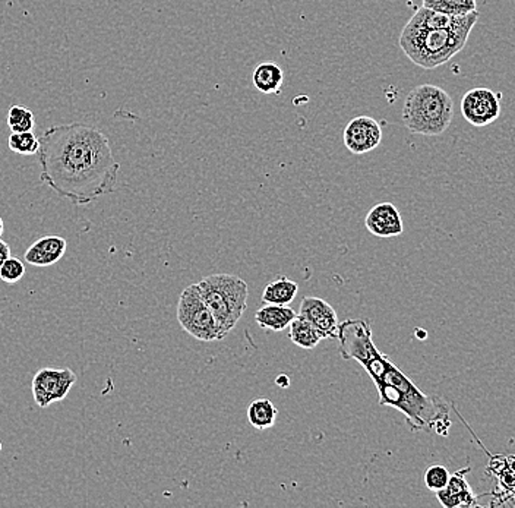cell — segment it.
Segmentation results:
<instances>
[{
    "mask_svg": "<svg viewBox=\"0 0 515 508\" xmlns=\"http://www.w3.org/2000/svg\"><path fill=\"white\" fill-rule=\"evenodd\" d=\"M501 467L496 469V476L500 479L501 484L510 491L515 493V457H501Z\"/></svg>",
    "mask_w": 515,
    "mask_h": 508,
    "instance_id": "obj_24",
    "label": "cell"
},
{
    "mask_svg": "<svg viewBox=\"0 0 515 508\" xmlns=\"http://www.w3.org/2000/svg\"><path fill=\"white\" fill-rule=\"evenodd\" d=\"M5 225H4V218L0 217V237L4 235Z\"/></svg>",
    "mask_w": 515,
    "mask_h": 508,
    "instance_id": "obj_27",
    "label": "cell"
},
{
    "mask_svg": "<svg viewBox=\"0 0 515 508\" xmlns=\"http://www.w3.org/2000/svg\"><path fill=\"white\" fill-rule=\"evenodd\" d=\"M422 6L451 16H464L477 11L476 0H422Z\"/></svg>",
    "mask_w": 515,
    "mask_h": 508,
    "instance_id": "obj_19",
    "label": "cell"
},
{
    "mask_svg": "<svg viewBox=\"0 0 515 508\" xmlns=\"http://www.w3.org/2000/svg\"><path fill=\"white\" fill-rule=\"evenodd\" d=\"M462 115L473 127H488L501 116V94L486 87L470 90L462 99Z\"/></svg>",
    "mask_w": 515,
    "mask_h": 508,
    "instance_id": "obj_8",
    "label": "cell"
},
{
    "mask_svg": "<svg viewBox=\"0 0 515 508\" xmlns=\"http://www.w3.org/2000/svg\"><path fill=\"white\" fill-rule=\"evenodd\" d=\"M299 292V284L296 282L279 277L274 282L265 286L262 293L263 303H272V305H291Z\"/></svg>",
    "mask_w": 515,
    "mask_h": 508,
    "instance_id": "obj_16",
    "label": "cell"
},
{
    "mask_svg": "<svg viewBox=\"0 0 515 508\" xmlns=\"http://www.w3.org/2000/svg\"><path fill=\"white\" fill-rule=\"evenodd\" d=\"M6 122L11 132H33L35 127L34 113L25 106L15 104L9 109Z\"/></svg>",
    "mask_w": 515,
    "mask_h": 508,
    "instance_id": "obj_20",
    "label": "cell"
},
{
    "mask_svg": "<svg viewBox=\"0 0 515 508\" xmlns=\"http://www.w3.org/2000/svg\"><path fill=\"white\" fill-rule=\"evenodd\" d=\"M255 89L262 94H274L281 90L284 82V72L275 62H261L253 73Z\"/></svg>",
    "mask_w": 515,
    "mask_h": 508,
    "instance_id": "obj_15",
    "label": "cell"
},
{
    "mask_svg": "<svg viewBox=\"0 0 515 508\" xmlns=\"http://www.w3.org/2000/svg\"><path fill=\"white\" fill-rule=\"evenodd\" d=\"M479 15L451 16L422 6L401 31V50L419 68H438L466 46Z\"/></svg>",
    "mask_w": 515,
    "mask_h": 508,
    "instance_id": "obj_3",
    "label": "cell"
},
{
    "mask_svg": "<svg viewBox=\"0 0 515 508\" xmlns=\"http://www.w3.org/2000/svg\"><path fill=\"white\" fill-rule=\"evenodd\" d=\"M337 340L343 359L356 360L369 374L378 391L379 405L403 413L413 431L447 436L450 429L448 406L441 398L424 394L405 372L379 352L367 320L340 322Z\"/></svg>",
    "mask_w": 515,
    "mask_h": 508,
    "instance_id": "obj_2",
    "label": "cell"
},
{
    "mask_svg": "<svg viewBox=\"0 0 515 508\" xmlns=\"http://www.w3.org/2000/svg\"><path fill=\"white\" fill-rule=\"evenodd\" d=\"M177 321L180 327L199 341H217L218 325L215 315L204 301L198 283L187 286L177 302Z\"/></svg>",
    "mask_w": 515,
    "mask_h": 508,
    "instance_id": "obj_6",
    "label": "cell"
},
{
    "mask_svg": "<svg viewBox=\"0 0 515 508\" xmlns=\"http://www.w3.org/2000/svg\"><path fill=\"white\" fill-rule=\"evenodd\" d=\"M198 286L215 315L218 336L223 340L248 310V283L234 274H213L199 282Z\"/></svg>",
    "mask_w": 515,
    "mask_h": 508,
    "instance_id": "obj_5",
    "label": "cell"
},
{
    "mask_svg": "<svg viewBox=\"0 0 515 508\" xmlns=\"http://www.w3.org/2000/svg\"><path fill=\"white\" fill-rule=\"evenodd\" d=\"M9 149L21 156H34L39 153L40 141L33 132H12L8 139Z\"/></svg>",
    "mask_w": 515,
    "mask_h": 508,
    "instance_id": "obj_21",
    "label": "cell"
},
{
    "mask_svg": "<svg viewBox=\"0 0 515 508\" xmlns=\"http://www.w3.org/2000/svg\"><path fill=\"white\" fill-rule=\"evenodd\" d=\"M11 255V246H9L8 242L0 239V267L4 265L5 261L8 260Z\"/></svg>",
    "mask_w": 515,
    "mask_h": 508,
    "instance_id": "obj_25",
    "label": "cell"
},
{
    "mask_svg": "<svg viewBox=\"0 0 515 508\" xmlns=\"http://www.w3.org/2000/svg\"><path fill=\"white\" fill-rule=\"evenodd\" d=\"M39 141L40 179L62 198L85 206L115 189L120 165L103 130L81 122L54 125Z\"/></svg>",
    "mask_w": 515,
    "mask_h": 508,
    "instance_id": "obj_1",
    "label": "cell"
},
{
    "mask_svg": "<svg viewBox=\"0 0 515 508\" xmlns=\"http://www.w3.org/2000/svg\"><path fill=\"white\" fill-rule=\"evenodd\" d=\"M299 317L310 321L319 331L322 339H337L340 321L337 312L327 301L315 296L301 299Z\"/></svg>",
    "mask_w": 515,
    "mask_h": 508,
    "instance_id": "obj_10",
    "label": "cell"
},
{
    "mask_svg": "<svg viewBox=\"0 0 515 508\" xmlns=\"http://www.w3.org/2000/svg\"><path fill=\"white\" fill-rule=\"evenodd\" d=\"M450 476L451 474L448 472L447 467L435 465V466H431L424 472V485H426V488L431 489L432 493H438V491L448 485Z\"/></svg>",
    "mask_w": 515,
    "mask_h": 508,
    "instance_id": "obj_23",
    "label": "cell"
},
{
    "mask_svg": "<svg viewBox=\"0 0 515 508\" xmlns=\"http://www.w3.org/2000/svg\"><path fill=\"white\" fill-rule=\"evenodd\" d=\"M382 141V129L378 120L370 116L351 119L343 132V142L351 154L362 156L378 149Z\"/></svg>",
    "mask_w": 515,
    "mask_h": 508,
    "instance_id": "obj_9",
    "label": "cell"
},
{
    "mask_svg": "<svg viewBox=\"0 0 515 508\" xmlns=\"http://www.w3.org/2000/svg\"><path fill=\"white\" fill-rule=\"evenodd\" d=\"M24 275H25V265L16 256H9L8 260L5 261L4 265L0 267V280L5 283H18L24 279Z\"/></svg>",
    "mask_w": 515,
    "mask_h": 508,
    "instance_id": "obj_22",
    "label": "cell"
},
{
    "mask_svg": "<svg viewBox=\"0 0 515 508\" xmlns=\"http://www.w3.org/2000/svg\"><path fill=\"white\" fill-rule=\"evenodd\" d=\"M77 379L75 372L69 368H43L34 375L31 386L35 405L46 409L53 403L65 400Z\"/></svg>",
    "mask_w": 515,
    "mask_h": 508,
    "instance_id": "obj_7",
    "label": "cell"
},
{
    "mask_svg": "<svg viewBox=\"0 0 515 508\" xmlns=\"http://www.w3.org/2000/svg\"><path fill=\"white\" fill-rule=\"evenodd\" d=\"M277 384L280 387H289L291 386V381H289L287 375H280L279 379H277Z\"/></svg>",
    "mask_w": 515,
    "mask_h": 508,
    "instance_id": "obj_26",
    "label": "cell"
},
{
    "mask_svg": "<svg viewBox=\"0 0 515 508\" xmlns=\"http://www.w3.org/2000/svg\"><path fill=\"white\" fill-rule=\"evenodd\" d=\"M469 472L470 467L458 470L455 474H451L448 485L435 493L436 498L443 507H472V505L476 504V495H474L473 489L470 488L469 482L466 479V474Z\"/></svg>",
    "mask_w": 515,
    "mask_h": 508,
    "instance_id": "obj_13",
    "label": "cell"
},
{
    "mask_svg": "<svg viewBox=\"0 0 515 508\" xmlns=\"http://www.w3.org/2000/svg\"><path fill=\"white\" fill-rule=\"evenodd\" d=\"M365 225L370 234L381 239L400 236L405 232L400 211L391 203H379L372 206L365 218Z\"/></svg>",
    "mask_w": 515,
    "mask_h": 508,
    "instance_id": "obj_11",
    "label": "cell"
},
{
    "mask_svg": "<svg viewBox=\"0 0 515 508\" xmlns=\"http://www.w3.org/2000/svg\"><path fill=\"white\" fill-rule=\"evenodd\" d=\"M298 313L294 312L289 305H272L265 303L256 311L255 321L261 329L267 331L279 332L287 329Z\"/></svg>",
    "mask_w": 515,
    "mask_h": 508,
    "instance_id": "obj_14",
    "label": "cell"
},
{
    "mask_svg": "<svg viewBox=\"0 0 515 508\" xmlns=\"http://www.w3.org/2000/svg\"><path fill=\"white\" fill-rule=\"evenodd\" d=\"M66 249H68V242L65 237L58 236V235L43 236L27 249L25 263L34 267H50L63 258Z\"/></svg>",
    "mask_w": 515,
    "mask_h": 508,
    "instance_id": "obj_12",
    "label": "cell"
},
{
    "mask_svg": "<svg viewBox=\"0 0 515 508\" xmlns=\"http://www.w3.org/2000/svg\"><path fill=\"white\" fill-rule=\"evenodd\" d=\"M277 407L270 398H260L253 400L248 407L249 424L255 429L272 428L277 420Z\"/></svg>",
    "mask_w": 515,
    "mask_h": 508,
    "instance_id": "obj_17",
    "label": "cell"
},
{
    "mask_svg": "<svg viewBox=\"0 0 515 508\" xmlns=\"http://www.w3.org/2000/svg\"><path fill=\"white\" fill-rule=\"evenodd\" d=\"M401 118L412 134L439 137L453 122L454 101L441 87L419 85L405 97Z\"/></svg>",
    "mask_w": 515,
    "mask_h": 508,
    "instance_id": "obj_4",
    "label": "cell"
},
{
    "mask_svg": "<svg viewBox=\"0 0 515 508\" xmlns=\"http://www.w3.org/2000/svg\"><path fill=\"white\" fill-rule=\"evenodd\" d=\"M291 331H289V337L291 340L293 341L296 346L301 349H315L318 344L321 343L324 339H322L321 334L318 331L310 321H306L301 317L294 318L293 321L291 322Z\"/></svg>",
    "mask_w": 515,
    "mask_h": 508,
    "instance_id": "obj_18",
    "label": "cell"
}]
</instances>
